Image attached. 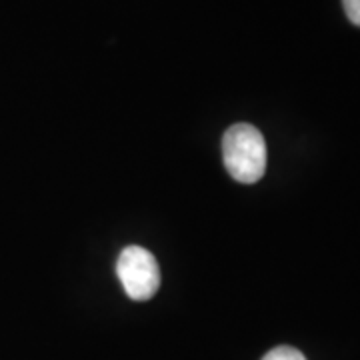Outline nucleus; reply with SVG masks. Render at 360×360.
I'll return each instance as SVG.
<instances>
[{"label": "nucleus", "mask_w": 360, "mask_h": 360, "mask_svg": "<svg viewBox=\"0 0 360 360\" xmlns=\"http://www.w3.org/2000/svg\"><path fill=\"white\" fill-rule=\"evenodd\" d=\"M116 274L132 300H148L160 286L156 258L142 246H127L116 260Z\"/></svg>", "instance_id": "nucleus-2"}, {"label": "nucleus", "mask_w": 360, "mask_h": 360, "mask_svg": "<svg viewBox=\"0 0 360 360\" xmlns=\"http://www.w3.org/2000/svg\"><path fill=\"white\" fill-rule=\"evenodd\" d=\"M262 360H307L302 352H298L296 348L290 347H278L274 350H270L269 354Z\"/></svg>", "instance_id": "nucleus-3"}, {"label": "nucleus", "mask_w": 360, "mask_h": 360, "mask_svg": "<svg viewBox=\"0 0 360 360\" xmlns=\"http://www.w3.org/2000/svg\"><path fill=\"white\" fill-rule=\"evenodd\" d=\"M224 167L232 179L255 184L266 172V142L252 124H234L222 136Z\"/></svg>", "instance_id": "nucleus-1"}, {"label": "nucleus", "mask_w": 360, "mask_h": 360, "mask_svg": "<svg viewBox=\"0 0 360 360\" xmlns=\"http://www.w3.org/2000/svg\"><path fill=\"white\" fill-rule=\"evenodd\" d=\"M345 13L352 25L360 26V0H342Z\"/></svg>", "instance_id": "nucleus-4"}]
</instances>
